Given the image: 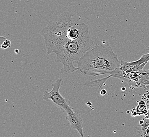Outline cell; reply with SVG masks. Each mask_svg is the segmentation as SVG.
Wrapping results in <instances>:
<instances>
[{
  "label": "cell",
  "mask_w": 149,
  "mask_h": 137,
  "mask_svg": "<svg viewBox=\"0 0 149 137\" xmlns=\"http://www.w3.org/2000/svg\"><path fill=\"white\" fill-rule=\"evenodd\" d=\"M47 55H56L55 62L63 64V74L78 70L74 65L94 43L87 24L76 20L69 12L60 15L59 19L49 22L41 30Z\"/></svg>",
  "instance_id": "1"
},
{
  "label": "cell",
  "mask_w": 149,
  "mask_h": 137,
  "mask_svg": "<svg viewBox=\"0 0 149 137\" xmlns=\"http://www.w3.org/2000/svg\"><path fill=\"white\" fill-rule=\"evenodd\" d=\"M76 62L82 74L94 77L110 75L120 65L118 55L109 45L103 43L97 44L89 49Z\"/></svg>",
  "instance_id": "2"
},
{
  "label": "cell",
  "mask_w": 149,
  "mask_h": 137,
  "mask_svg": "<svg viewBox=\"0 0 149 137\" xmlns=\"http://www.w3.org/2000/svg\"><path fill=\"white\" fill-rule=\"evenodd\" d=\"M63 83L61 77L58 79L55 83L52 84V89L50 92L45 91L43 92V100L51 102L63 111L66 112L71 108L70 101L60 94V86Z\"/></svg>",
  "instance_id": "3"
},
{
  "label": "cell",
  "mask_w": 149,
  "mask_h": 137,
  "mask_svg": "<svg viewBox=\"0 0 149 137\" xmlns=\"http://www.w3.org/2000/svg\"><path fill=\"white\" fill-rule=\"evenodd\" d=\"M66 113H67L66 120L69 121L71 128L76 130L80 134V136L83 137L84 136V132L83 131V119L79 113L74 111L72 107L67 110Z\"/></svg>",
  "instance_id": "4"
},
{
  "label": "cell",
  "mask_w": 149,
  "mask_h": 137,
  "mask_svg": "<svg viewBox=\"0 0 149 137\" xmlns=\"http://www.w3.org/2000/svg\"><path fill=\"white\" fill-rule=\"evenodd\" d=\"M146 64V63H144L140 57V59L132 62L120 61V65L119 68L123 70L140 72L143 70Z\"/></svg>",
  "instance_id": "5"
},
{
  "label": "cell",
  "mask_w": 149,
  "mask_h": 137,
  "mask_svg": "<svg viewBox=\"0 0 149 137\" xmlns=\"http://www.w3.org/2000/svg\"><path fill=\"white\" fill-rule=\"evenodd\" d=\"M112 77L111 75H109V76L107 77H104L103 79H96V80L92 81H89V82H87L86 83L84 84L85 86L88 87H97L99 89L102 88L103 85H105V82L107 80H108L109 77Z\"/></svg>",
  "instance_id": "6"
},
{
  "label": "cell",
  "mask_w": 149,
  "mask_h": 137,
  "mask_svg": "<svg viewBox=\"0 0 149 137\" xmlns=\"http://www.w3.org/2000/svg\"><path fill=\"white\" fill-rule=\"evenodd\" d=\"M135 112L136 114H145L147 113V108H146V103L143 101H140L138 107L135 109Z\"/></svg>",
  "instance_id": "7"
},
{
  "label": "cell",
  "mask_w": 149,
  "mask_h": 137,
  "mask_svg": "<svg viewBox=\"0 0 149 137\" xmlns=\"http://www.w3.org/2000/svg\"><path fill=\"white\" fill-rule=\"evenodd\" d=\"M1 48L3 50L8 49L11 46V41L6 37L1 36L0 37Z\"/></svg>",
  "instance_id": "8"
},
{
  "label": "cell",
  "mask_w": 149,
  "mask_h": 137,
  "mask_svg": "<svg viewBox=\"0 0 149 137\" xmlns=\"http://www.w3.org/2000/svg\"><path fill=\"white\" fill-rule=\"evenodd\" d=\"M146 49L149 50V47H148ZM142 56L143 57L144 59L146 61V62H148L149 61V53L143 54Z\"/></svg>",
  "instance_id": "9"
},
{
  "label": "cell",
  "mask_w": 149,
  "mask_h": 137,
  "mask_svg": "<svg viewBox=\"0 0 149 137\" xmlns=\"http://www.w3.org/2000/svg\"><path fill=\"white\" fill-rule=\"evenodd\" d=\"M106 90L105 89H102L100 92V94L102 95H105L106 94Z\"/></svg>",
  "instance_id": "10"
},
{
  "label": "cell",
  "mask_w": 149,
  "mask_h": 137,
  "mask_svg": "<svg viewBox=\"0 0 149 137\" xmlns=\"http://www.w3.org/2000/svg\"><path fill=\"white\" fill-rule=\"evenodd\" d=\"M143 72L144 73H145V74H146V76L148 77V79H149V70H146V71H144L143 70Z\"/></svg>",
  "instance_id": "11"
},
{
  "label": "cell",
  "mask_w": 149,
  "mask_h": 137,
  "mask_svg": "<svg viewBox=\"0 0 149 137\" xmlns=\"http://www.w3.org/2000/svg\"><path fill=\"white\" fill-rule=\"evenodd\" d=\"M145 89H146V90H149V85L148 86H146V87H145Z\"/></svg>",
  "instance_id": "12"
}]
</instances>
